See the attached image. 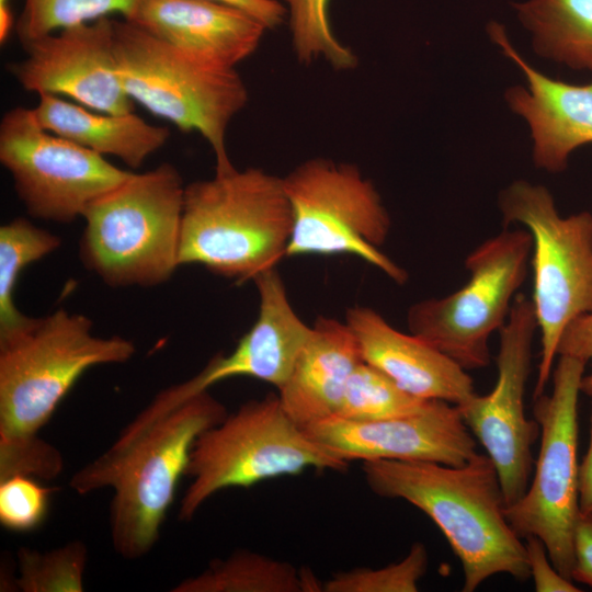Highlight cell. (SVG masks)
I'll return each instance as SVG.
<instances>
[{
  "instance_id": "28",
  "label": "cell",
  "mask_w": 592,
  "mask_h": 592,
  "mask_svg": "<svg viewBox=\"0 0 592 592\" xmlns=\"http://www.w3.org/2000/svg\"><path fill=\"white\" fill-rule=\"evenodd\" d=\"M284 1L288 5L292 42L299 61L322 58L338 70L356 66L355 54L333 34L328 15L330 0Z\"/></svg>"
},
{
  "instance_id": "37",
  "label": "cell",
  "mask_w": 592,
  "mask_h": 592,
  "mask_svg": "<svg viewBox=\"0 0 592 592\" xmlns=\"http://www.w3.org/2000/svg\"><path fill=\"white\" fill-rule=\"evenodd\" d=\"M0 7H9V0H0Z\"/></svg>"
},
{
  "instance_id": "38",
  "label": "cell",
  "mask_w": 592,
  "mask_h": 592,
  "mask_svg": "<svg viewBox=\"0 0 592 592\" xmlns=\"http://www.w3.org/2000/svg\"><path fill=\"white\" fill-rule=\"evenodd\" d=\"M591 218H592V212H591Z\"/></svg>"
},
{
  "instance_id": "19",
  "label": "cell",
  "mask_w": 592,
  "mask_h": 592,
  "mask_svg": "<svg viewBox=\"0 0 592 592\" xmlns=\"http://www.w3.org/2000/svg\"><path fill=\"white\" fill-rule=\"evenodd\" d=\"M345 322L358 342L363 362L410 395L458 406L476 394L466 369L421 338L395 329L376 310L351 307Z\"/></svg>"
},
{
  "instance_id": "13",
  "label": "cell",
  "mask_w": 592,
  "mask_h": 592,
  "mask_svg": "<svg viewBox=\"0 0 592 592\" xmlns=\"http://www.w3.org/2000/svg\"><path fill=\"white\" fill-rule=\"evenodd\" d=\"M536 330L532 299L517 294L500 329L493 389L487 395L476 392L457 406L498 471L505 506L516 502L528 487L534 463L532 446L540 434L537 421L526 418L524 405Z\"/></svg>"
},
{
  "instance_id": "32",
  "label": "cell",
  "mask_w": 592,
  "mask_h": 592,
  "mask_svg": "<svg viewBox=\"0 0 592 592\" xmlns=\"http://www.w3.org/2000/svg\"><path fill=\"white\" fill-rule=\"evenodd\" d=\"M525 549L530 577L537 592H579L571 580L565 578L553 565L545 544L536 536L526 537Z\"/></svg>"
},
{
  "instance_id": "4",
  "label": "cell",
  "mask_w": 592,
  "mask_h": 592,
  "mask_svg": "<svg viewBox=\"0 0 592 592\" xmlns=\"http://www.w3.org/2000/svg\"><path fill=\"white\" fill-rule=\"evenodd\" d=\"M185 186L164 162L96 198L82 218L79 255L111 287H155L180 266Z\"/></svg>"
},
{
  "instance_id": "9",
  "label": "cell",
  "mask_w": 592,
  "mask_h": 592,
  "mask_svg": "<svg viewBox=\"0 0 592 592\" xmlns=\"http://www.w3.org/2000/svg\"><path fill=\"white\" fill-rule=\"evenodd\" d=\"M283 184L293 217L286 257L354 255L398 284L408 280L407 272L380 251L390 216L356 166L314 158L291 171Z\"/></svg>"
},
{
  "instance_id": "36",
  "label": "cell",
  "mask_w": 592,
  "mask_h": 592,
  "mask_svg": "<svg viewBox=\"0 0 592 592\" xmlns=\"http://www.w3.org/2000/svg\"><path fill=\"white\" fill-rule=\"evenodd\" d=\"M579 506L580 511L592 510V410L590 417V442L588 451L579 465Z\"/></svg>"
},
{
  "instance_id": "27",
  "label": "cell",
  "mask_w": 592,
  "mask_h": 592,
  "mask_svg": "<svg viewBox=\"0 0 592 592\" xmlns=\"http://www.w3.org/2000/svg\"><path fill=\"white\" fill-rule=\"evenodd\" d=\"M139 0H25L16 21L22 45L62 29L89 23L112 13L128 20Z\"/></svg>"
},
{
  "instance_id": "17",
  "label": "cell",
  "mask_w": 592,
  "mask_h": 592,
  "mask_svg": "<svg viewBox=\"0 0 592 592\" xmlns=\"http://www.w3.org/2000/svg\"><path fill=\"white\" fill-rule=\"evenodd\" d=\"M487 32L526 81L508 88L504 100L530 128L534 166L562 172L573 150L592 144V81L572 84L549 78L522 57L502 24L489 22Z\"/></svg>"
},
{
  "instance_id": "5",
  "label": "cell",
  "mask_w": 592,
  "mask_h": 592,
  "mask_svg": "<svg viewBox=\"0 0 592 592\" xmlns=\"http://www.w3.org/2000/svg\"><path fill=\"white\" fill-rule=\"evenodd\" d=\"M349 464L293 421L278 395L251 399L194 442L185 473L192 482L178 517L191 521L208 499L227 488H250L310 468L345 471Z\"/></svg>"
},
{
  "instance_id": "24",
  "label": "cell",
  "mask_w": 592,
  "mask_h": 592,
  "mask_svg": "<svg viewBox=\"0 0 592 592\" xmlns=\"http://www.w3.org/2000/svg\"><path fill=\"white\" fill-rule=\"evenodd\" d=\"M60 244L57 235L24 217H16L0 227V344L26 331L35 320L21 312L14 301L22 271Z\"/></svg>"
},
{
  "instance_id": "7",
  "label": "cell",
  "mask_w": 592,
  "mask_h": 592,
  "mask_svg": "<svg viewBox=\"0 0 592 592\" xmlns=\"http://www.w3.org/2000/svg\"><path fill=\"white\" fill-rule=\"evenodd\" d=\"M117 71L126 93L182 132H197L210 146L215 172L232 166L227 128L248 102L236 69L216 68L186 56L128 20H114Z\"/></svg>"
},
{
  "instance_id": "26",
  "label": "cell",
  "mask_w": 592,
  "mask_h": 592,
  "mask_svg": "<svg viewBox=\"0 0 592 592\" xmlns=\"http://www.w3.org/2000/svg\"><path fill=\"white\" fill-rule=\"evenodd\" d=\"M87 561V546L80 540L48 551L21 547L14 583L23 592H82Z\"/></svg>"
},
{
  "instance_id": "18",
  "label": "cell",
  "mask_w": 592,
  "mask_h": 592,
  "mask_svg": "<svg viewBox=\"0 0 592 592\" xmlns=\"http://www.w3.org/2000/svg\"><path fill=\"white\" fill-rule=\"evenodd\" d=\"M128 21L186 56L221 69H236L255 52L267 30L246 11L212 0H139Z\"/></svg>"
},
{
  "instance_id": "35",
  "label": "cell",
  "mask_w": 592,
  "mask_h": 592,
  "mask_svg": "<svg viewBox=\"0 0 592 592\" xmlns=\"http://www.w3.org/2000/svg\"><path fill=\"white\" fill-rule=\"evenodd\" d=\"M237 7L251 14L266 29L278 26L285 16V8L276 0H212Z\"/></svg>"
},
{
  "instance_id": "34",
  "label": "cell",
  "mask_w": 592,
  "mask_h": 592,
  "mask_svg": "<svg viewBox=\"0 0 592 592\" xmlns=\"http://www.w3.org/2000/svg\"><path fill=\"white\" fill-rule=\"evenodd\" d=\"M571 580L592 588V510L580 511L576 521Z\"/></svg>"
},
{
  "instance_id": "33",
  "label": "cell",
  "mask_w": 592,
  "mask_h": 592,
  "mask_svg": "<svg viewBox=\"0 0 592 592\" xmlns=\"http://www.w3.org/2000/svg\"><path fill=\"white\" fill-rule=\"evenodd\" d=\"M557 355L591 362L590 373L581 380V392L592 397V311L576 318L565 328Z\"/></svg>"
},
{
  "instance_id": "8",
  "label": "cell",
  "mask_w": 592,
  "mask_h": 592,
  "mask_svg": "<svg viewBox=\"0 0 592 592\" xmlns=\"http://www.w3.org/2000/svg\"><path fill=\"white\" fill-rule=\"evenodd\" d=\"M498 206L504 225H522L533 239L532 303L540 333L534 399L553 375L565 328L592 311L591 212L562 217L548 189L526 180L501 190Z\"/></svg>"
},
{
  "instance_id": "12",
  "label": "cell",
  "mask_w": 592,
  "mask_h": 592,
  "mask_svg": "<svg viewBox=\"0 0 592 592\" xmlns=\"http://www.w3.org/2000/svg\"><path fill=\"white\" fill-rule=\"evenodd\" d=\"M0 162L27 214L68 224L133 172L104 156L46 130L34 109L18 106L0 123Z\"/></svg>"
},
{
  "instance_id": "14",
  "label": "cell",
  "mask_w": 592,
  "mask_h": 592,
  "mask_svg": "<svg viewBox=\"0 0 592 592\" xmlns=\"http://www.w3.org/2000/svg\"><path fill=\"white\" fill-rule=\"evenodd\" d=\"M253 282L259 295L258 317L232 352L216 354L195 376L158 392L121 431L112 444L115 449H125L160 418L221 380L250 377L277 389L282 387L311 327L293 309L276 267L263 272Z\"/></svg>"
},
{
  "instance_id": "22",
  "label": "cell",
  "mask_w": 592,
  "mask_h": 592,
  "mask_svg": "<svg viewBox=\"0 0 592 592\" xmlns=\"http://www.w3.org/2000/svg\"><path fill=\"white\" fill-rule=\"evenodd\" d=\"M512 7L539 57L592 71V0H525Z\"/></svg>"
},
{
  "instance_id": "29",
  "label": "cell",
  "mask_w": 592,
  "mask_h": 592,
  "mask_svg": "<svg viewBox=\"0 0 592 592\" xmlns=\"http://www.w3.org/2000/svg\"><path fill=\"white\" fill-rule=\"evenodd\" d=\"M429 566L422 543H414L398 562L382 568L356 567L333 573L322 584L326 592H415Z\"/></svg>"
},
{
  "instance_id": "3",
  "label": "cell",
  "mask_w": 592,
  "mask_h": 592,
  "mask_svg": "<svg viewBox=\"0 0 592 592\" xmlns=\"http://www.w3.org/2000/svg\"><path fill=\"white\" fill-rule=\"evenodd\" d=\"M292 227L283 178L259 168L215 172L185 185L180 265L253 281L286 257Z\"/></svg>"
},
{
  "instance_id": "15",
  "label": "cell",
  "mask_w": 592,
  "mask_h": 592,
  "mask_svg": "<svg viewBox=\"0 0 592 592\" xmlns=\"http://www.w3.org/2000/svg\"><path fill=\"white\" fill-rule=\"evenodd\" d=\"M23 47L26 57L9 69L24 90L65 95L98 112H134L117 71L114 20L109 16L62 29Z\"/></svg>"
},
{
  "instance_id": "1",
  "label": "cell",
  "mask_w": 592,
  "mask_h": 592,
  "mask_svg": "<svg viewBox=\"0 0 592 592\" xmlns=\"http://www.w3.org/2000/svg\"><path fill=\"white\" fill-rule=\"evenodd\" d=\"M362 471L372 492L405 500L437 525L460 561L464 592L498 573L530 578L525 544L505 517L501 482L487 454L460 466L364 460Z\"/></svg>"
},
{
  "instance_id": "25",
  "label": "cell",
  "mask_w": 592,
  "mask_h": 592,
  "mask_svg": "<svg viewBox=\"0 0 592 592\" xmlns=\"http://www.w3.org/2000/svg\"><path fill=\"white\" fill-rule=\"evenodd\" d=\"M430 401L410 395L380 371L362 362L351 375L333 417L356 422L378 421L415 413Z\"/></svg>"
},
{
  "instance_id": "10",
  "label": "cell",
  "mask_w": 592,
  "mask_h": 592,
  "mask_svg": "<svg viewBox=\"0 0 592 592\" xmlns=\"http://www.w3.org/2000/svg\"><path fill=\"white\" fill-rule=\"evenodd\" d=\"M585 362L559 356L553 371V391L533 399L540 429L534 477L525 493L504 508L520 538L538 537L555 568L571 580L573 530L580 513L578 464V400ZM572 581V580H571Z\"/></svg>"
},
{
  "instance_id": "30",
  "label": "cell",
  "mask_w": 592,
  "mask_h": 592,
  "mask_svg": "<svg viewBox=\"0 0 592 592\" xmlns=\"http://www.w3.org/2000/svg\"><path fill=\"white\" fill-rule=\"evenodd\" d=\"M54 489L35 478L15 475L0 480V522L14 532H30L42 524Z\"/></svg>"
},
{
  "instance_id": "31",
  "label": "cell",
  "mask_w": 592,
  "mask_h": 592,
  "mask_svg": "<svg viewBox=\"0 0 592 592\" xmlns=\"http://www.w3.org/2000/svg\"><path fill=\"white\" fill-rule=\"evenodd\" d=\"M62 468L59 449L38 435L0 443V480L15 475L50 480Z\"/></svg>"
},
{
  "instance_id": "23",
  "label": "cell",
  "mask_w": 592,
  "mask_h": 592,
  "mask_svg": "<svg viewBox=\"0 0 592 592\" xmlns=\"http://www.w3.org/2000/svg\"><path fill=\"white\" fill-rule=\"evenodd\" d=\"M320 583L309 570L288 561L240 549L215 559L198 574L183 579L173 592H317Z\"/></svg>"
},
{
  "instance_id": "16",
  "label": "cell",
  "mask_w": 592,
  "mask_h": 592,
  "mask_svg": "<svg viewBox=\"0 0 592 592\" xmlns=\"http://www.w3.org/2000/svg\"><path fill=\"white\" fill-rule=\"evenodd\" d=\"M304 429L350 463L388 459L460 466L477 453L457 406L442 400H431L408 415L368 422L330 417Z\"/></svg>"
},
{
  "instance_id": "6",
  "label": "cell",
  "mask_w": 592,
  "mask_h": 592,
  "mask_svg": "<svg viewBox=\"0 0 592 592\" xmlns=\"http://www.w3.org/2000/svg\"><path fill=\"white\" fill-rule=\"evenodd\" d=\"M92 327L59 308L0 344V442L37 436L86 371L134 356L133 341L94 335Z\"/></svg>"
},
{
  "instance_id": "2",
  "label": "cell",
  "mask_w": 592,
  "mask_h": 592,
  "mask_svg": "<svg viewBox=\"0 0 592 592\" xmlns=\"http://www.w3.org/2000/svg\"><path fill=\"white\" fill-rule=\"evenodd\" d=\"M227 414L223 402L203 391L160 418L124 451L104 452L72 475L69 486L78 494L114 490L109 522L117 555L135 560L155 547L194 442Z\"/></svg>"
},
{
  "instance_id": "11",
  "label": "cell",
  "mask_w": 592,
  "mask_h": 592,
  "mask_svg": "<svg viewBox=\"0 0 592 592\" xmlns=\"http://www.w3.org/2000/svg\"><path fill=\"white\" fill-rule=\"evenodd\" d=\"M533 248L526 229L497 234L466 258L467 283L440 298L410 306L409 332L426 341L464 369L490 363V335L504 326L517 289L527 275Z\"/></svg>"
},
{
  "instance_id": "20",
  "label": "cell",
  "mask_w": 592,
  "mask_h": 592,
  "mask_svg": "<svg viewBox=\"0 0 592 592\" xmlns=\"http://www.w3.org/2000/svg\"><path fill=\"white\" fill-rule=\"evenodd\" d=\"M362 362L350 326L318 317L287 379L278 388L284 410L301 428L335 415L348 382Z\"/></svg>"
},
{
  "instance_id": "21",
  "label": "cell",
  "mask_w": 592,
  "mask_h": 592,
  "mask_svg": "<svg viewBox=\"0 0 592 592\" xmlns=\"http://www.w3.org/2000/svg\"><path fill=\"white\" fill-rule=\"evenodd\" d=\"M34 111L46 130L118 158L132 169L141 167L170 137L167 127L152 125L134 112H98L48 93L38 94Z\"/></svg>"
}]
</instances>
